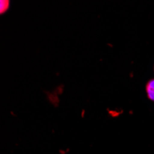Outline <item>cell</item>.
I'll list each match as a JSON object with an SVG mask.
<instances>
[{"mask_svg":"<svg viewBox=\"0 0 154 154\" xmlns=\"http://www.w3.org/2000/svg\"><path fill=\"white\" fill-rule=\"evenodd\" d=\"M0 2H1V6H0V12H1V14H3L8 8L9 0H0Z\"/></svg>","mask_w":154,"mask_h":154,"instance_id":"7a4b0ae2","label":"cell"},{"mask_svg":"<svg viewBox=\"0 0 154 154\" xmlns=\"http://www.w3.org/2000/svg\"><path fill=\"white\" fill-rule=\"evenodd\" d=\"M146 90H147V93H148L149 98L151 101L154 102V79H151L150 81L148 82Z\"/></svg>","mask_w":154,"mask_h":154,"instance_id":"6da1fadb","label":"cell"}]
</instances>
